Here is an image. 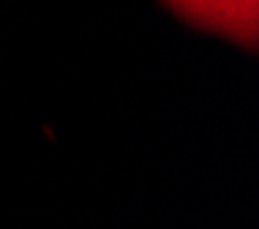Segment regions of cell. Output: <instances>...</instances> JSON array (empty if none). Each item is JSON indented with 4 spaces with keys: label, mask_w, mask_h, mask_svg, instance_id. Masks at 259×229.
<instances>
[{
    "label": "cell",
    "mask_w": 259,
    "mask_h": 229,
    "mask_svg": "<svg viewBox=\"0 0 259 229\" xmlns=\"http://www.w3.org/2000/svg\"><path fill=\"white\" fill-rule=\"evenodd\" d=\"M197 30L221 36L254 52L259 44V0H161Z\"/></svg>",
    "instance_id": "cell-1"
}]
</instances>
